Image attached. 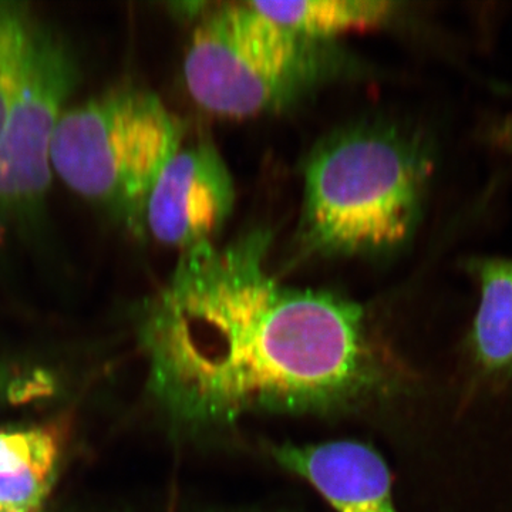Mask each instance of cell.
<instances>
[{
    "mask_svg": "<svg viewBox=\"0 0 512 512\" xmlns=\"http://www.w3.org/2000/svg\"><path fill=\"white\" fill-rule=\"evenodd\" d=\"M39 23L28 6L19 2H0V130L25 62L26 52Z\"/></svg>",
    "mask_w": 512,
    "mask_h": 512,
    "instance_id": "11",
    "label": "cell"
},
{
    "mask_svg": "<svg viewBox=\"0 0 512 512\" xmlns=\"http://www.w3.org/2000/svg\"><path fill=\"white\" fill-rule=\"evenodd\" d=\"M235 184L218 148L183 141L148 192L143 224L161 244L188 251L212 242L235 205Z\"/></svg>",
    "mask_w": 512,
    "mask_h": 512,
    "instance_id": "6",
    "label": "cell"
},
{
    "mask_svg": "<svg viewBox=\"0 0 512 512\" xmlns=\"http://www.w3.org/2000/svg\"><path fill=\"white\" fill-rule=\"evenodd\" d=\"M275 460L303 478L338 512H399L392 476L382 456L359 441L284 444Z\"/></svg>",
    "mask_w": 512,
    "mask_h": 512,
    "instance_id": "7",
    "label": "cell"
},
{
    "mask_svg": "<svg viewBox=\"0 0 512 512\" xmlns=\"http://www.w3.org/2000/svg\"><path fill=\"white\" fill-rule=\"evenodd\" d=\"M431 173L426 144L396 128H357L330 138L305 168L303 238L328 255L402 247L419 224Z\"/></svg>",
    "mask_w": 512,
    "mask_h": 512,
    "instance_id": "2",
    "label": "cell"
},
{
    "mask_svg": "<svg viewBox=\"0 0 512 512\" xmlns=\"http://www.w3.org/2000/svg\"><path fill=\"white\" fill-rule=\"evenodd\" d=\"M184 140V124L160 97L124 87L64 111L52 168L77 194L141 224L148 192Z\"/></svg>",
    "mask_w": 512,
    "mask_h": 512,
    "instance_id": "3",
    "label": "cell"
},
{
    "mask_svg": "<svg viewBox=\"0 0 512 512\" xmlns=\"http://www.w3.org/2000/svg\"><path fill=\"white\" fill-rule=\"evenodd\" d=\"M493 138L504 150L512 153V116L494 128Z\"/></svg>",
    "mask_w": 512,
    "mask_h": 512,
    "instance_id": "12",
    "label": "cell"
},
{
    "mask_svg": "<svg viewBox=\"0 0 512 512\" xmlns=\"http://www.w3.org/2000/svg\"><path fill=\"white\" fill-rule=\"evenodd\" d=\"M60 433L55 427L0 430V512H36L55 481Z\"/></svg>",
    "mask_w": 512,
    "mask_h": 512,
    "instance_id": "9",
    "label": "cell"
},
{
    "mask_svg": "<svg viewBox=\"0 0 512 512\" xmlns=\"http://www.w3.org/2000/svg\"><path fill=\"white\" fill-rule=\"evenodd\" d=\"M77 80L66 40L37 25L0 130V229L33 220L45 204L53 138Z\"/></svg>",
    "mask_w": 512,
    "mask_h": 512,
    "instance_id": "5",
    "label": "cell"
},
{
    "mask_svg": "<svg viewBox=\"0 0 512 512\" xmlns=\"http://www.w3.org/2000/svg\"><path fill=\"white\" fill-rule=\"evenodd\" d=\"M467 269L480 285L468 353L481 379L503 386L512 380V259H468Z\"/></svg>",
    "mask_w": 512,
    "mask_h": 512,
    "instance_id": "8",
    "label": "cell"
},
{
    "mask_svg": "<svg viewBox=\"0 0 512 512\" xmlns=\"http://www.w3.org/2000/svg\"><path fill=\"white\" fill-rule=\"evenodd\" d=\"M266 18L299 39H329L375 29L393 18L397 3L387 0H303L251 2Z\"/></svg>",
    "mask_w": 512,
    "mask_h": 512,
    "instance_id": "10",
    "label": "cell"
},
{
    "mask_svg": "<svg viewBox=\"0 0 512 512\" xmlns=\"http://www.w3.org/2000/svg\"><path fill=\"white\" fill-rule=\"evenodd\" d=\"M268 249L264 232L188 249L148 303L150 387L183 426L340 409L396 382L360 306L282 285L266 268Z\"/></svg>",
    "mask_w": 512,
    "mask_h": 512,
    "instance_id": "1",
    "label": "cell"
},
{
    "mask_svg": "<svg viewBox=\"0 0 512 512\" xmlns=\"http://www.w3.org/2000/svg\"><path fill=\"white\" fill-rule=\"evenodd\" d=\"M303 42L251 2L205 12L184 62L192 100L215 116L248 119L274 107L303 66Z\"/></svg>",
    "mask_w": 512,
    "mask_h": 512,
    "instance_id": "4",
    "label": "cell"
}]
</instances>
